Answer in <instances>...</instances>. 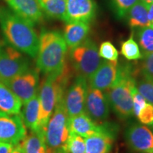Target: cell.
<instances>
[{"mask_svg":"<svg viewBox=\"0 0 153 153\" xmlns=\"http://www.w3.org/2000/svg\"><path fill=\"white\" fill-rule=\"evenodd\" d=\"M70 70L68 64L64 70L58 74H49L42 82L38 94L40 100V130L45 128L59 101L64 98L70 79Z\"/></svg>","mask_w":153,"mask_h":153,"instance_id":"obj_4","label":"cell"},{"mask_svg":"<svg viewBox=\"0 0 153 153\" xmlns=\"http://www.w3.org/2000/svg\"><path fill=\"white\" fill-rule=\"evenodd\" d=\"M148 21L150 22V25L153 23V3L150 4L148 7Z\"/></svg>","mask_w":153,"mask_h":153,"instance_id":"obj_34","label":"cell"},{"mask_svg":"<svg viewBox=\"0 0 153 153\" xmlns=\"http://www.w3.org/2000/svg\"><path fill=\"white\" fill-rule=\"evenodd\" d=\"M118 66V60H102L98 69L88 79L89 87L101 91L107 90L116 79Z\"/></svg>","mask_w":153,"mask_h":153,"instance_id":"obj_15","label":"cell"},{"mask_svg":"<svg viewBox=\"0 0 153 153\" xmlns=\"http://www.w3.org/2000/svg\"><path fill=\"white\" fill-rule=\"evenodd\" d=\"M85 112L97 124L104 123L109 116V103L102 91L88 87Z\"/></svg>","mask_w":153,"mask_h":153,"instance_id":"obj_11","label":"cell"},{"mask_svg":"<svg viewBox=\"0 0 153 153\" xmlns=\"http://www.w3.org/2000/svg\"><path fill=\"white\" fill-rule=\"evenodd\" d=\"M39 71L38 69H28L27 71L19 74L4 85L7 86L25 104L37 94Z\"/></svg>","mask_w":153,"mask_h":153,"instance_id":"obj_8","label":"cell"},{"mask_svg":"<svg viewBox=\"0 0 153 153\" xmlns=\"http://www.w3.org/2000/svg\"><path fill=\"white\" fill-rule=\"evenodd\" d=\"M140 1H142L143 2H144L145 4L148 5V7L153 3V0H140Z\"/></svg>","mask_w":153,"mask_h":153,"instance_id":"obj_35","label":"cell"},{"mask_svg":"<svg viewBox=\"0 0 153 153\" xmlns=\"http://www.w3.org/2000/svg\"><path fill=\"white\" fill-rule=\"evenodd\" d=\"M121 54L128 60H137L143 58L139 45L134 40L133 35L121 45Z\"/></svg>","mask_w":153,"mask_h":153,"instance_id":"obj_25","label":"cell"},{"mask_svg":"<svg viewBox=\"0 0 153 153\" xmlns=\"http://www.w3.org/2000/svg\"><path fill=\"white\" fill-rule=\"evenodd\" d=\"M99 56L106 60L116 61L118 57V52L110 41L103 42L99 50Z\"/></svg>","mask_w":153,"mask_h":153,"instance_id":"obj_28","label":"cell"},{"mask_svg":"<svg viewBox=\"0 0 153 153\" xmlns=\"http://www.w3.org/2000/svg\"><path fill=\"white\" fill-rule=\"evenodd\" d=\"M137 41L143 57L153 53V28L145 27L138 29L137 31Z\"/></svg>","mask_w":153,"mask_h":153,"instance_id":"obj_24","label":"cell"},{"mask_svg":"<svg viewBox=\"0 0 153 153\" xmlns=\"http://www.w3.org/2000/svg\"><path fill=\"white\" fill-rule=\"evenodd\" d=\"M70 60L78 75L89 79L102 62L97 44L86 39L79 45L70 50Z\"/></svg>","mask_w":153,"mask_h":153,"instance_id":"obj_6","label":"cell"},{"mask_svg":"<svg viewBox=\"0 0 153 153\" xmlns=\"http://www.w3.org/2000/svg\"><path fill=\"white\" fill-rule=\"evenodd\" d=\"M117 128L115 124H103L102 131L85 139V153H109L116 137Z\"/></svg>","mask_w":153,"mask_h":153,"instance_id":"obj_13","label":"cell"},{"mask_svg":"<svg viewBox=\"0 0 153 153\" xmlns=\"http://www.w3.org/2000/svg\"><path fill=\"white\" fill-rule=\"evenodd\" d=\"M103 124H97L85 112L70 117L69 119L70 133L87 138L102 131Z\"/></svg>","mask_w":153,"mask_h":153,"instance_id":"obj_17","label":"cell"},{"mask_svg":"<svg viewBox=\"0 0 153 153\" xmlns=\"http://www.w3.org/2000/svg\"><path fill=\"white\" fill-rule=\"evenodd\" d=\"M139 0H111L112 8L118 18L123 19L127 16L128 12Z\"/></svg>","mask_w":153,"mask_h":153,"instance_id":"obj_26","label":"cell"},{"mask_svg":"<svg viewBox=\"0 0 153 153\" xmlns=\"http://www.w3.org/2000/svg\"><path fill=\"white\" fill-rule=\"evenodd\" d=\"M22 103L7 86L0 82V111L20 114Z\"/></svg>","mask_w":153,"mask_h":153,"instance_id":"obj_20","label":"cell"},{"mask_svg":"<svg viewBox=\"0 0 153 153\" xmlns=\"http://www.w3.org/2000/svg\"><path fill=\"white\" fill-rule=\"evenodd\" d=\"M69 119L63 98L57 104L44 131L47 153H67L70 135Z\"/></svg>","mask_w":153,"mask_h":153,"instance_id":"obj_5","label":"cell"},{"mask_svg":"<svg viewBox=\"0 0 153 153\" xmlns=\"http://www.w3.org/2000/svg\"><path fill=\"white\" fill-rule=\"evenodd\" d=\"M10 10L32 24L40 23L44 15L37 0H4Z\"/></svg>","mask_w":153,"mask_h":153,"instance_id":"obj_16","label":"cell"},{"mask_svg":"<svg viewBox=\"0 0 153 153\" xmlns=\"http://www.w3.org/2000/svg\"><path fill=\"white\" fill-rule=\"evenodd\" d=\"M137 118L141 123L153 127V106L150 103H147L141 109Z\"/></svg>","mask_w":153,"mask_h":153,"instance_id":"obj_30","label":"cell"},{"mask_svg":"<svg viewBox=\"0 0 153 153\" xmlns=\"http://www.w3.org/2000/svg\"><path fill=\"white\" fill-rule=\"evenodd\" d=\"M139 70L143 77L153 81V53L143 57Z\"/></svg>","mask_w":153,"mask_h":153,"instance_id":"obj_29","label":"cell"},{"mask_svg":"<svg viewBox=\"0 0 153 153\" xmlns=\"http://www.w3.org/2000/svg\"><path fill=\"white\" fill-rule=\"evenodd\" d=\"M48 16L64 21L66 14V0H37Z\"/></svg>","mask_w":153,"mask_h":153,"instance_id":"obj_23","label":"cell"},{"mask_svg":"<svg viewBox=\"0 0 153 153\" xmlns=\"http://www.w3.org/2000/svg\"><path fill=\"white\" fill-rule=\"evenodd\" d=\"M24 153H47L44 131H30L21 142Z\"/></svg>","mask_w":153,"mask_h":153,"instance_id":"obj_22","label":"cell"},{"mask_svg":"<svg viewBox=\"0 0 153 153\" xmlns=\"http://www.w3.org/2000/svg\"><path fill=\"white\" fill-rule=\"evenodd\" d=\"M96 14L97 4L94 0H66V14L63 22L67 24L77 22L89 24Z\"/></svg>","mask_w":153,"mask_h":153,"instance_id":"obj_12","label":"cell"},{"mask_svg":"<svg viewBox=\"0 0 153 153\" xmlns=\"http://www.w3.org/2000/svg\"><path fill=\"white\" fill-rule=\"evenodd\" d=\"M67 52L68 46L60 32L43 30L36 56L38 70L45 75L61 73L67 65Z\"/></svg>","mask_w":153,"mask_h":153,"instance_id":"obj_3","label":"cell"},{"mask_svg":"<svg viewBox=\"0 0 153 153\" xmlns=\"http://www.w3.org/2000/svg\"><path fill=\"white\" fill-rule=\"evenodd\" d=\"M148 5L140 0L131 7L127 16L128 25L132 29H140L150 26L148 18Z\"/></svg>","mask_w":153,"mask_h":153,"instance_id":"obj_21","label":"cell"},{"mask_svg":"<svg viewBox=\"0 0 153 153\" xmlns=\"http://www.w3.org/2000/svg\"><path fill=\"white\" fill-rule=\"evenodd\" d=\"M87 89V79L78 75L66 89L64 95V106L70 118L85 112Z\"/></svg>","mask_w":153,"mask_h":153,"instance_id":"obj_10","label":"cell"},{"mask_svg":"<svg viewBox=\"0 0 153 153\" xmlns=\"http://www.w3.org/2000/svg\"><path fill=\"white\" fill-rule=\"evenodd\" d=\"M150 27L153 28V23H152V24H151L150 25Z\"/></svg>","mask_w":153,"mask_h":153,"instance_id":"obj_36","label":"cell"},{"mask_svg":"<svg viewBox=\"0 0 153 153\" xmlns=\"http://www.w3.org/2000/svg\"><path fill=\"white\" fill-rule=\"evenodd\" d=\"M128 145L136 152L153 153V133L147 126L133 124L126 132Z\"/></svg>","mask_w":153,"mask_h":153,"instance_id":"obj_14","label":"cell"},{"mask_svg":"<svg viewBox=\"0 0 153 153\" xmlns=\"http://www.w3.org/2000/svg\"><path fill=\"white\" fill-rule=\"evenodd\" d=\"M132 97H133V115L137 117L140 111L145 106L147 102L144 97L137 91L136 87H133L132 89Z\"/></svg>","mask_w":153,"mask_h":153,"instance_id":"obj_31","label":"cell"},{"mask_svg":"<svg viewBox=\"0 0 153 153\" xmlns=\"http://www.w3.org/2000/svg\"><path fill=\"white\" fill-rule=\"evenodd\" d=\"M89 24L83 22L68 24L64 30L65 41L68 48L70 50L79 45L87 39L89 32Z\"/></svg>","mask_w":153,"mask_h":153,"instance_id":"obj_18","label":"cell"},{"mask_svg":"<svg viewBox=\"0 0 153 153\" xmlns=\"http://www.w3.org/2000/svg\"><path fill=\"white\" fill-rule=\"evenodd\" d=\"M136 87L140 94L153 106V81L146 78H142L137 82Z\"/></svg>","mask_w":153,"mask_h":153,"instance_id":"obj_27","label":"cell"},{"mask_svg":"<svg viewBox=\"0 0 153 153\" xmlns=\"http://www.w3.org/2000/svg\"><path fill=\"white\" fill-rule=\"evenodd\" d=\"M33 26L10 9L0 7V26L5 41L32 58L37 56L39 45Z\"/></svg>","mask_w":153,"mask_h":153,"instance_id":"obj_1","label":"cell"},{"mask_svg":"<svg viewBox=\"0 0 153 153\" xmlns=\"http://www.w3.org/2000/svg\"><path fill=\"white\" fill-rule=\"evenodd\" d=\"M13 145L7 143H0V153H10Z\"/></svg>","mask_w":153,"mask_h":153,"instance_id":"obj_32","label":"cell"},{"mask_svg":"<svg viewBox=\"0 0 153 153\" xmlns=\"http://www.w3.org/2000/svg\"><path fill=\"white\" fill-rule=\"evenodd\" d=\"M28 59L6 41H0V82L4 84L27 71Z\"/></svg>","mask_w":153,"mask_h":153,"instance_id":"obj_7","label":"cell"},{"mask_svg":"<svg viewBox=\"0 0 153 153\" xmlns=\"http://www.w3.org/2000/svg\"><path fill=\"white\" fill-rule=\"evenodd\" d=\"M10 153H24V151L23 150L21 143H19L15 145H13Z\"/></svg>","mask_w":153,"mask_h":153,"instance_id":"obj_33","label":"cell"},{"mask_svg":"<svg viewBox=\"0 0 153 153\" xmlns=\"http://www.w3.org/2000/svg\"><path fill=\"white\" fill-rule=\"evenodd\" d=\"M27 135L21 114H8L0 111V143L15 145Z\"/></svg>","mask_w":153,"mask_h":153,"instance_id":"obj_9","label":"cell"},{"mask_svg":"<svg viewBox=\"0 0 153 153\" xmlns=\"http://www.w3.org/2000/svg\"><path fill=\"white\" fill-rule=\"evenodd\" d=\"M40 100L37 93L31 99L24 104L22 114H21L25 126L30 131H39Z\"/></svg>","mask_w":153,"mask_h":153,"instance_id":"obj_19","label":"cell"},{"mask_svg":"<svg viewBox=\"0 0 153 153\" xmlns=\"http://www.w3.org/2000/svg\"><path fill=\"white\" fill-rule=\"evenodd\" d=\"M137 69L131 63H123L118 66L116 79L106 90L109 105L117 116L127 119L133 116L132 89L136 87Z\"/></svg>","mask_w":153,"mask_h":153,"instance_id":"obj_2","label":"cell"}]
</instances>
